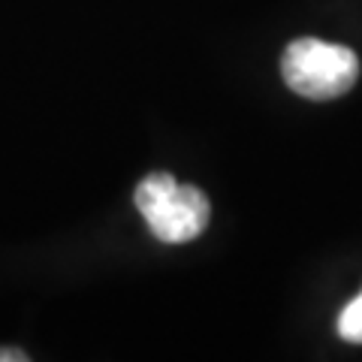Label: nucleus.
Wrapping results in <instances>:
<instances>
[{"label": "nucleus", "mask_w": 362, "mask_h": 362, "mask_svg": "<svg viewBox=\"0 0 362 362\" xmlns=\"http://www.w3.org/2000/svg\"><path fill=\"white\" fill-rule=\"evenodd\" d=\"M136 209L151 226V233L166 245L190 242L206 230L211 206L199 187L178 185L173 175L154 173L136 187Z\"/></svg>", "instance_id": "f257e3e1"}, {"label": "nucleus", "mask_w": 362, "mask_h": 362, "mask_svg": "<svg viewBox=\"0 0 362 362\" xmlns=\"http://www.w3.org/2000/svg\"><path fill=\"white\" fill-rule=\"evenodd\" d=\"M284 82L308 100H335L359 78V58L344 45L305 37L287 45L281 61Z\"/></svg>", "instance_id": "f03ea898"}, {"label": "nucleus", "mask_w": 362, "mask_h": 362, "mask_svg": "<svg viewBox=\"0 0 362 362\" xmlns=\"http://www.w3.org/2000/svg\"><path fill=\"white\" fill-rule=\"evenodd\" d=\"M338 335L350 344H362V293L338 317Z\"/></svg>", "instance_id": "7ed1b4c3"}, {"label": "nucleus", "mask_w": 362, "mask_h": 362, "mask_svg": "<svg viewBox=\"0 0 362 362\" xmlns=\"http://www.w3.org/2000/svg\"><path fill=\"white\" fill-rule=\"evenodd\" d=\"M25 362L28 359V354L25 350H18V347H0V362Z\"/></svg>", "instance_id": "20e7f679"}]
</instances>
